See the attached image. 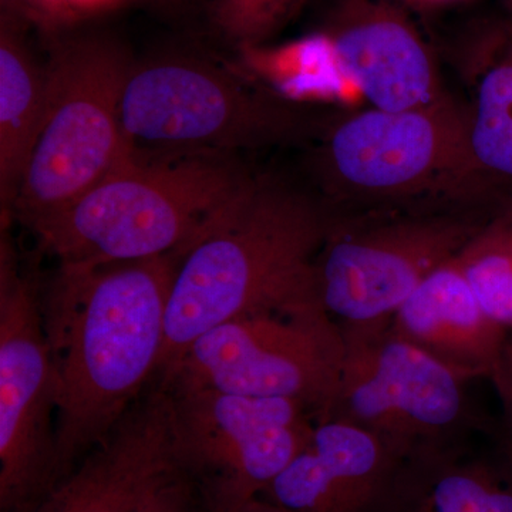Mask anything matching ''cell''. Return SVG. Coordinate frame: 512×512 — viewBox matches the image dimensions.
<instances>
[{"instance_id": "16", "label": "cell", "mask_w": 512, "mask_h": 512, "mask_svg": "<svg viewBox=\"0 0 512 512\" xmlns=\"http://www.w3.org/2000/svg\"><path fill=\"white\" fill-rule=\"evenodd\" d=\"M28 16L0 15V208L9 220L23 174L42 130L47 103L46 62H40L25 32Z\"/></svg>"}, {"instance_id": "20", "label": "cell", "mask_w": 512, "mask_h": 512, "mask_svg": "<svg viewBox=\"0 0 512 512\" xmlns=\"http://www.w3.org/2000/svg\"><path fill=\"white\" fill-rule=\"evenodd\" d=\"M458 265L485 315L512 329V239L505 217L495 220L457 256Z\"/></svg>"}, {"instance_id": "23", "label": "cell", "mask_w": 512, "mask_h": 512, "mask_svg": "<svg viewBox=\"0 0 512 512\" xmlns=\"http://www.w3.org/2000/svg\"><path fill=\"white\" fill-rule=\"evenodd\" d=\"M26 15L46 19L47 22H63L90 15L101 9L110 8L120 0H20Z\"/></svg>"}, {"instance_id": "21", "label": "cell", "mask_w": 512, "mask_h": 512, "mask_svg": "<svg viewBox=\"0 0 512 512\" xmlns=\"http://www.w3.org/2000/svg\"><path fill=\"white\" fill-rule=\"evenodd\" d=\"M309 0H211L210 19L218 35L241 49L268 43Z\"/></svg>"}, {"instance_id": "17", "label": "cell", "mask_w": 512, "mask_h": 512, "mask_svg": "<svg viewBox=\"0 0 512 512\" xmlns=\"http://www.w3.org/2000/svg\"><path fill=\"white\" fill-rule=\"evenodd\" d=\"M468 143L491 181L512 184V22L488 26L470 55Z\"/></svg>"}, {"instance_id": "26", "label": "cell", "mask_w": 512, "mask_h": 512, "mask_svg": "<svg viewBox=\"0 0 512 512\" xmlns=\"http://www.w3.org/2000/svg\"><path fill=\"white\" fill-rule=\"evenodd\" d=\"M241 512H289L285 508L279 507L271 501L265 500V498H256L251 501Z\"/></svg>"}, {"instance_id": "2", "label": "cell", "mask_w": 512, "mask_h": 512, "mask_svg": "<svg viewBox=\"0 0 512 512\" xmlns=\"http://www.w3.org/2000/svg\"><path fill=\"white\" fill-rule=\"evenodd\" d=\"M333 214L308 194L258 175L241 198L181 258L157 375L222 323L259 313L323 308L315 261Z\"/></svg>"}, {"instance_id": "18", "label": "cell", "mask_w": 512, "mask_h": 512, "mask_svg": "<svg viewBox=\"0 0 512 512\" xmlns=\"http://www.w3.org/2000/svg\"><path fill=\"white\" fill-rule=\"evenodd\" d=\"M235 64L269 92L299 106H348L362 97L343 73L325 30L281 45L241 47Z\"/></svg>"}, {"instance_id": "4", "label": "cell", "mask_w": 512, "mask_h": 512, "mask_svg": "<svg viewBox=\"0 0 512 512\" xmlns=\"http://www.w3.org/2000/svg\"><path fill=\"white\" fill-rule=\"evenodd\" d=\"M312 141L320 187L352 215L446 208L491 181L471 154L467 109L448 96L409 110L329 117Z\"/></svg>"}, {"instance_id": "6", "label": "cell", "mask_w": 512, "mask_h": 512, "mask_svg": "<svg viewBox=\"0 0 512 512\" xmlns=\"http://www.w3.org/2000/svg\"><path fill=\"white\" fill-rule=\"evenodd\" d=\"M42 130L9 220L33 229L72 205L133 157L121 101L134 59L116 40L82 35L47 56Z\"/></svg>"}, {"instance_id": "3", "label": "cell", "mask_w": 512, "mask_h": 512, "mask_svg": "<svg viewBox=\"0 0 512 512\" xmlns=\"http://www.w3.org/2000/svg\"><path fill=\"white\" fill-rule=\"evenodd\" d=\"M256 177L238 156L134 151L119 170L30 231L57 264L184 255Z\"/></svg>"}, {"instance_id": "22", "label": "cell", "mask_w": 512, "mask_h": 512, "mask_svg": "<svg viewBox=\"0 0 512 512\" xmlns=\"http://www.w3.org/2000/svg\"><path fill=\"white\" fill-rule=\"evenodd\" d=\"M138 512H207L191 485L171 470L148 490Z\"/></svg>"}, {"instance_id": "1", "label": "cell", "mask_w": 512, "mask_h": 512, "mask_svg": "<svg viewBox=\"0 0 512 512\" xmlns=\"http://www.w3.org/2000/svg\"><path fill=\"white\" fill-rule=\"evenodd\" d=\"M181 258L57 264L40 288L55 369L59 483L109 436L157 375Z\"/></svg>"}, {"instance_id": "27", "label": "cell", "mask_w": 512, "mask_h": 512, "mask_svg": "<svg viewBox=\"0 0 512 512\" xmlns=\"http://www.w3.org/2000/svg\"><path fill=\"white\" fill-rule=\"evenodd\" d=\"M403 3H413V5L440 6L447 3L458 2V0H402Z\"/></svg>"}, {"instance_id": "28", "label": "cell", "mask_w": 512, "mask_h": 512, "mask_svg": "<svg viewBox=\"0 0 512 512\" xmlns=\"http://www.w3.org/2000/svg\"><path fill=\"white\" fill-rule=\"evenodd\" d=\"M505 225H507L508 232H510V237L512 239V220L510 217H505Z\"/></svg>"}, {"instance_id": "25", "label": "cell", "mask_w": 512, "mask_h": 512, "mask_svg": "<svg viewBox=\"0 0 512 512\" xmlns=\"http://www.w3.org/2000/svg\"><path fill=\"white\" fill-rule=\"evenodd\" d=\"M497 457L494 466L501 477L512 487V427L507 423L504 430L498 431Z\"/></svg>"}, {"instance_id": "7", "label": "cell", "mask_w": 512, "mask_h": 512, "mask_svg": "<svg viewBox=\"0 0 512 512\" xmlns=\"http://www.w3.org/2000/svg\"><path fill=\"white\" fill-rule=\"evenodd\" d=\"M164 384L171 397L174 470L207 512L244 510L308 446L315 430L311 410L295 400Z\"/></svg>"}, {"instance_id": "8", "label": "cell", "mask_w": 512, "mask_h": 512, "mask_svg": "<svg viewBox=\"0 0 512 512\" xmlns=\"http://www.w3.org/2000/svg\"><path fill=\"white\" fill-rule=\"evenodd\" d=\"M490 224L454 208L333 215L315 261L320 303L339 325L390 319Z\"/></svg>"}, {"instance_id": "12", "label": "cell", "mask_w": 512, "mask_h": 512, "mask_svg": "<svg viewBox=\"0 0 512 512\" xmlns=\"http://www.w3.org/2000/svg\"><path fill=\"white\" fill-rule=\"evenodd\" d=\"M420 487V457L348 421L325 419L261 498L289 512H414Z\"/></svg>"}, {"instance_id": "11", "label": "cell", "mask_w": 512, "mask_h": 512, "mask_svg": "<svg viewBox=\"0 0 512 512\" xmlns=\"http://www.w3.org/2000/svg\"><path fill=\"white\" fill-rule=\"evenodd\" d=\"M56 382L40 285L0 239V512H35L59 483Z\"/></svg>"}, {"instance_id": "5", "label": "cell", "mask_w": 512, "mask_h": 512, "mask_svg": "<svg viewBox=\"0 0 512 512\" xmlns=\"http://www.w3.org/2000/svg\"><path fill=\"white\" fill-rule=\"evenodd\" d=\"M289 103L237 64L170 55L134 60L121 101L133 151L214 153L312 141L325 117Z\"/></svg>"}, {"instance_id": "14", "label": "cell", "mask_w": 512, "mask_h": 512, "mask_svg": "<svg viewBox=\"0 0 512 512\" xmlns=\"http://www.w3.org/2000/svg\"><path fill=\"white\" fill-rule=\"evenodd\" d=\"M173 468L170 390L158 380L35 512H138Z\"/></svg>"}, {"instance_id": "19", "label": "cell", "mask_w": 512, "mask_h": 512, "mask_svg": "<svg viewBox=\"0 0 512 512\" xmlns=\"http://www.w3.org/2000/svg\"><path fill=\"white\" fill-rule=\"evenodd\" d=\"M419 512H512V487L494 464L461 460L453 448L421 457Z\"/></svg>"}, {"instance_id": "15", "label": "cell", "mask_w": 512, "mask_h": 512, "mask_svg": "<svg viewBox=\"0 0 512 512\" xmlns=\"http://www.w3.org/2000/svg\"><path fill=\"white\" fill-rule=\"evenodd\" d=\"M390 326L467 380L493 375L510 338L478 305L457 258L414 289L393 313Z\"/></svg>"}, {"instance_id": "13", "label": "cell", "mask_w": 512, "mask_h": 512, "mask_svg": "<svg viewBox=\"0 0 512 512\" xmlns=\"http://www.w3.org/2000/svg\"><path fill=\"white\" fill-rule=\"evenodd\" d=\"M323 30L370 107L409 110L447 96L433 53L402 0H340Z\"/></svg>"}, {"instance_id": "29", "label": "cell", "mask_w": 512, "mask_h": 512, "mask_svg": "<svg viewBox=\"0 0 512 512\" xmlns=\"http://www.w3.org/2000/svg\"><path fill=\"white\" fill-rule=\"evenodd\" d=\"M416 512H419V511H416Z\"/></svg>"}, {"instance_id": "10", "label": "cell", "mask_w": 512, "mask_h": 512, "mask_svg": "<svg viewBox=\"0 0 512 512\" xmlns=\"http://www.w3.org/2000/svg\"><path fill=\"white\" fill-rule=\"evenodd\" d=\"M345 362L342 326L323 308L259 313L222 323L158 377L173 386L303 404L328 416Z\"/></svg>"}, {"instance_id": "24", "label": "cell", "mask_w": 512, "mask_h": 512, "mask_svg": "<svg viewBox=\"0 0 512 512\" xmlns=\"http://www.w3.org/2000/svg\"><path fill=\"white\" fill-rule=\"evenodd\" d=\"M491 377H493L501 400H503L507 423L512 427V335L508 338L503 356Z\"/></svg>"}, {"instance_id": "9", "label": "cell", "mask_w": 512, "mask_h": 512, "mask_svg": "<svg viewBox=\"0 0 512 512\" xmlns=\"http://www.w3.org/2000/svg\"><path fill=\"white\" fill-rule=\"evenodd\" d=\"M340 326L345 362L325 419L355 424L410 458L453 448L473 421L468 380L400 338L390 319Z\"/></svg>"}]
</instances>
